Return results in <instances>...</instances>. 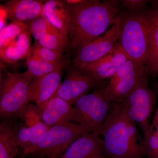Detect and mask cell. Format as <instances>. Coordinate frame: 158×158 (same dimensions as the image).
<instances>
[{
  "label": "cell",
  "mask_w": 158,
  "mask_h": 158,
  "mask_svg": "<svg viewBox=\"0 0 158 158\" xmlns=\"http://www.w3.org/2000/svg\"><path fill=\"white\" fill-rule=\"evenodd\" d=\"M0 29L2 30L6 26V19H7V13L4 6H1L0 8Z\"/></svg>",
  "instance_id": "obj_28"
},
{
  "label": "cell",
  "mask_w": 158,
  "mask_h": 158,
  "mask_svg": "<svg viewBox=\"0 0 158 158\" xmlns=\"http://www.w3.org/2000/svg\"><path fill=\"white\" fill-rule=\"evenodd\" d=\"M31 32L30 27L18 36L5 48L0 50V57L3 62L13 63L27 58L31 52Z\"/></svg>",
  "instance_id": "obj_18"
},
{
  "label": "cell",
  "mask_w": 158,
  "mask_h": 158,
  "mask_svg": "<svg viewBox=\"0 0 158 158\" xmlns=\"http://www.w3.org/2000/svg\"><path fill=\"white\" fill-rule=\"evenodd\" d=\"M88 132L81 125L72 122L52 127L28 156L33 158H59L72 143Z\"/></svg>",
  "instance_id": "obj_6"
},
{
  "label": "cell",
  "mask_w": 158,
  "mask_h": 158,
  "mask_svg": "<svg viewBox=\"0 0 158 158\" xmlns=\"http://www.w3.org/2000/svg\"><path fill=\"white\" fill-rule=\"evenodd\" d=\"M42 16L61 33L67 36L70 19L69 5L65 1L49 0L44 5Z\"/></svg>",
  "instance_id": "obj_17"
},
{
  "label": "cell",
  "mask_w": 158,
  "mask_h": 158,
  "mask_svg": "<svg viewBox=\"0 0 158 158\" xmlns=\"http://www.w3.org/2000/svg\"><path fill=\"white\" fill-rule=\"evenodd\" d=\"M69 5L70 19L67 37L69 48L75 50L104 34L121 17L117 1L85 0Z\"/></svg>",
  "instance_id": "obj_1"
},
{
  "label": "cell",
  "mask_w": 158,
  "mask_h": 158,
  "mask_svg": "<svg viewBox=\"0 0 158 158\" xmlns=\"http://www.w3.org/2000/svg\"><path fill=\"white\" fill-rule=\"evenodd\" d=\"M112 102L105 93L104 87L82 95L73 105V121L89 132L100 135Z\"/></svg>",
  "instance_id": "obj_5"
},
{
  "label": "cell",
  "mask_w": 158,
  "mask_h": 158,
  "mask_svg": "<svg viewBox=\"0 0 158 158\" xmlns=\"http://www.w3.org/2000/svg\"><path fill=\"white\" fill-rule=\"evenodd\" d=\"M41 118L50 127L73 121V105L59 97L53 96L41 111Z\"/></svg>",
  "instance_id": "obj_15"
},
{
  "label": "cell",
  "mask_w": 158,
  "mask_h": 158,
  "mask_svg": "<svg viewBox=\"0 0 158 158\" xmlns=\"http://www.w3.org/2000/svg\"><path fill=\"white\" fill-rule=\"evenodd\" d=\"M31 53L37 58L50 63H57L62 62V52L52 50L40 45L35 40L31 47Z\"/></svg>",
  "instance_id": "obj_24"
},
{
  "label": "cell",
  "mask_w": 158,
  "mask_h": 158,
  "mask_svg": "<svg viewBox=\"0 0 158 158\" xmlns=\"http://www.w3.org/2000/svg\"><path fill=\"white\" fill-rule=\"evenodd\" d=\"M156 3L158 5V1H156Z\"/></svg>",
  "instance_id": "obj_31"
},
{
  "label": "cell",
  "mask_w": 158,
  "mask_h": 158,
  "mask_svg": "<svg viewBox=\"0 0 158 158\" xmlns=\"http://www.w3.org/2000/svg\"><path fill=\"white\" fill-rule=\"evenodd\" d=\"M34 80L27 71L1 74L0 118L1 120L19 119L30 102V85Z\"/></svg>",
  "instance_id": "obj_4"
},
{
  "label": "cell",
  "mask_w": 158,
  "mask_h": 158,
  "mask_svg": "<svg viewBox=\"0 0 158 158\" xmlns=\"http://www.w3.org/2000/svg\"><path fill=\"white\" fill-rule=\"evenodd\" d=\"M120 19L103 35L83 44L77 50L73 62L75 68L83 69L98 61L113 50L118 43L121 31Z\"/></svg>",
  "instance_id": "obj_8"
},
{
  "label": "cell",
  "mask_w": 158,
  "mask_h": 158,
  "mask_svg": "<svg viewBox=\"0 0 158 158\" xmlns=\"http://www.w3.org/2000/svg\"><path fill=\"white\" fill-rule=\"evenodd\" d=\"M50 127L42 120L36 124L27 126L20 123L18 141L20 147L23 149L22 156H28Z\"/></svg>",
  "instance_id": "obj_19"
},
{
  "label": "cell",
  "mask_w": 158,
  "mask_h": 158,
  "mask_svg": "<svg viewBox=\"0 0 158 158\" xmlns=\"http://www.w3.org/2000/svg\"><path fill=\"white\" fill-rule=\"evenodd\" d=\"M19 119L1 120L0 123V158H14L19 145L18 141Z\"/></svg>",
  "instance_id": "obj_16"
},
{
  "label": "cell",
  "mask_w": 158,
  "mask_h": 158,
  "mask_svg": "<svg viewBox=\"0 0 158 158\" xmlns=\"http://www.w3.org/2000/svg\"><path fill=\"white\" fill-rule=\"evenodd\" d=\"M75 68L68 72L53 96L73 105L76 100L97 87L100 82L84 70Z\"/></svg>",
  "instance_id": "obj_10"
},
{
  "label": "cell",
  "mask_w": 158,
  "mask_h": 158,
  "mask_svg": "<svg viewBox=\"0 0 158 158\" xmlns=\"http://www.w3.org/2000/svg\"><path fill=\"white\" fill-rule=\"evenodd\" d=\"M144 152L149 158H158V137L151 124L144 135Z\"/></svg>",
  "instance_id": "obj_25"
},
{
  "label": "cell",
  "mask_w": 158,
  "mask_h": 158,
  "mask_svg": "<svg viewBox=\"0 0 158 158\" xmlns=\"http://www.w3.org/2000/svg\"><path fill=\"white\" fill-rule=\"evenodd\" d=\"M30 22V30L35 40L38 41L40 37L55 26L48 19L42 16Z\"/></svg>",
  "instance_id": "obj_26"
},
{
  "label": "cell",
  "mask_w": 158,
  "mask_h": 158,
  "mask_svg": "<svg viewBox=\"0 0 158 158\" xmlns=\"http://www.w3.org/2000/svg\"><path fill=\"white\" fill-rule=\"evenodd\" d=\"M28 72L34 79L43 76L55 71L63 68V61L57 63H50L40 60L30 53L27 58Z\"/></svg>",
  "instance_id": "obj_21"
},
{
  "label": "cell",
  "mask_w": 158,
  "mask_h": 158,
  "mask_svg": "<svg viewBox=\"0 0 158 158\" xmlns=\"http://www.w3.org/2000/svg\"><path fill=\"white\" fill-rule=\"evenodd\" d=\"M155 100V94L148 87L147 76H145L120 102L124 113L139 125L144 135L151 125V116Z\"/></svg>",
  "instance_id": "obj_7"
},
{
  "label": "cell",
  "mask_w": 158,
  "mask_h": 158,
  "mask_svg": "<svg viewBox=\"0 0 158 158\" xmlns=\"http://www.w3.org/2000/svg\"><path fill=\"white\" fill-rule=\"evenodd\" d=\"M62 68L34 78L30 88V102L35 103L41 111L54 96L61 84Z\"/></svg>",
  "instance_id": "obj_11"
},
{
  "label": "cell",
  "mask_w": 158,
  "mask_h": 158,
  "mask_svg": "<svg viewBox=\"0 0 158 158\" xmlns=\"http://www.w3.org/2000/svg\"><path fill=\"white\" fill-rule=\"evenodd\" d=\"M65 1V2L69 5H76V4L83 2L85 0H67Z\"/></svg>",
  "instance_id": "obj_30"
},
{
  "label": "cell",
  "mask_w": 158,
  "mask_h": 158,
  "mask_svg": "<svg viewBox=\"0 0 158 158\" xmlns=\"http://www.w3.org/2000/svg\"><path fill=\"white\" fill-rule=\"evenodd\" d=\"M149 2L145 0H123L121 2L129 12H133L143 10Z\"/></svg>",
  "instance_id": "obj_27"
},
{
  "label": "cell",
  "mask_w": 158,
  "mask_h": 158,
  "mask_svg": "<svg viewBox=\"0 0 158 158\" xmlns=\"http://www.w3.org/2000/svg\"><path fill=\"white\" fill-rule=\"evenodd\" d=\"M100 135L104 141L107 158H143L144 152L130 140L125 114L120 102H114Z\"/></svg>",
  "instance_id": "obj_2"
},
{
  "label": "cell",
  "mask_w": 158,
  "mask_h": 158,
  "mask_svg": "<svg viewBox=\"0 0 158 158\" xmlns=\"http://www.w3.org/2000/svg\"><path fill=\"white\" fill-rule=\"evenodd\" d=\"M158 137V109L155 112L153 116L152 121L151 123Z\"/></svg>",
  "instance_id": "obj_29"
},
{
  "label": "cell",
  "mask_w": 158,
  "mask_h": 158,
  "mask_svg": "<svg viewBox=\"0 0 158 158\" xmlns=\"http://www.w3.org/2000/svg\"><path fill=\"white\" fill-rule=\"evenodd\" d=\"M37 41L42 46L54 51L62 52L69 47L68 37L61 33L56 27L47 31Z\"/></svg>",
  "instance_id": "obj_22"
},
{
  "label": "cell",
  "mask_w": 158,
  "mask_h": 158,
  "mask_svg": "<svg viewBox=\"0 0 158 158\" xmlns=\"http://www.w3.org/2000/svg\"><path fill=\"white\" fill-rule=\"evenodd\" d=\"M148 72L145 64L128 59L104 87L106 95L112 102H121L147 76Z\"/></svg>",
  "instance_id": "obj_9"
},
{
  "label": "cell",
  "mask_w": 158,
  "mask_h": 158,
  "mask_svg": "<svg viewBox=\"0 0 158 158\" xmlns=\"http://www.w3.org/2000/svg\"><path fill=\"white\" fill-rule=\"evenodd\" d=\"M44 5L38 0H11L4 5L7 19L11 22L31 21L42 15Z\"/></svg>",
  "instance_id": "obj_14"
},
{
  "label": "cell",
  "mask_w": 158,
  "mask_h": 158,
  "mask_svg": "<svg viewBox=\"0 0 158 158\" xmlns=\"http://www.w3.org/2000/svg\"><path fill=\"white\" fill-rule=\"evenodd\" d=\"M30 27V22L11 23L0 31V50L5 48Z\"/></svg>",
  "instance_id": "obj_23"
},
{
  "label": "cell",
  "mask_w": 158,
  "mask_h": 158,
  "mask_svg": "<svg viewBox=\"0 0 158 158\" xmlns=\"http://www.w3.org/2000/svg\"><path fill=\"white\" fill-rule=\"evenodd\" d=\"M129 59L118 43L113 50L104 57L82 70L98 82L111 78Z\"/></svg>",
  "instance_id": "obj_13"
},
{
  "label": "cell",
  "mask_w": 158,
  "mask_h": 158,
  "mask_svg": "<svg viewBox=\"0 0 158 158\" xmlns=\"http://www.w3.org/2000/svg\"><path fill=\"white\" fill-rule=\"evenodd\" d=\"M121 18L118 44L129 59L145 64L151 30L150 11L129 12Z\"/></svg>",
  "instance_id": "obj_3"
},
{
  "label": "cell",
  "mask_w": 158,
  "mask_h": 158,
  "mask_svg": "<svg viewBox=\"0 0 158 158\" xmlns=\"http://www.w3.org/2000/svg\"><path fill=\"white\" fill-rule=\"evenodd\" d=\"M99 135L86 133L72 143L59 158H107L103 140Z\"/></svg>",
  "instance_id": "obj_12"
},
{
  "label": "cell",
  "mask_w": 158,
  "mask_h": 158,
  "mask_svg": "<svg viewBox=\"0 0 158 158\" xmlns=\"http://www.w3.org/2000/svg\"><path fill=\"white\" fill-rule=\"evenodd\" d=\"M151 30L145 65L152 75L158 74V7L150 10Z\"/></svg>",
  "instance_id": "obj_20"
},
{
  "label": "cell",
  "mask_w": 158,
  "mask_h": 158,
  "mask_svg": "<svg viewBox=\"0 0 158 158\" xmlns=\"http://www.w3.org/2000/svg\"><path fill=\"white\" fill-rule=\"evenodd\" d=\"M24 158V157H23V156H22L20 158Z\"/></svg>",
  "instance_id": "obj_32"
},
{
  "label": "cell",
  "mask_w": 158,
  "mask_h": 158,
  "mask_svg": "<svg viewBox=\"0 0 158 158\" xmlns=\"http://www.w3.org/2000/svg\"><path fill=\"white\" fill-rule=\"evenodd\" d=\"M157 89L158 90V85H157Z\"/></svg>",
  "instance_id": "obj_33"
}]
</instances>
